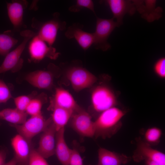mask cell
Segmentation results:
<instances>
[{
  "label": "cell",
  "mask_w": 165,
  "mask_h": 165,
  "mask_svg": "<svg viewBox=\"0 0 165 165\" xmlns=\"http://www.w3.org/2000/svg\"><path fill=\"white\" fill-rule=\"evenodd\" d=\"M125 112L115 106L101 113L94 122L96 138H110L116 134L121 128V120Z\"/></svg>",
  "instance_id": "1"
},
{
  "label": "cell",
  "mask_w": 165,
  "mask_h": 165,
  "mask_svg": "<svg viewBox=\"0 0 165 165\" xmlns=\"http://www.w3.org/2000/svg\"><path fill=\"white\" fill-rule=\"evenodd\" d=\"M52 123L51 117L45 119L41 113L31 116L21 124H11V126L16 129L19 134L28 141L31 142L34 137L44 131Z\"/></svg>",
  "instance_id": "2"
},
{
  "label": "cell",
  "mask_w": 165,
  "mask_h": 165,
  "mask_svg": "<svg viewBox=\"0 0 165 165\" xmlns=\"http://www.w3.org/2000/svg\"><path fill=\"white\" fill-rule=\"evenodd\" d=\"M20 34L23 37V41L15 49L6 55L0 66V73L8 71L16 72L21 68L23 61L21 58V55L27 42L35 35V34L31 31L27 30L22 31Z\"/></svg>",
  "instance_id": "3"
},
{
  "label": "cell",
  "mask_w": 165,
  "mask_h": 165,
  "mask_svg": "<svg viewBox=\"0 0 165 165\" xmlns=\"http://www.w3.org/2000/svg\"><path fill=\"white\" fill-rule=\"evenodd\" d=\"M118 25L114 19H106L97 17L95 30L93 33V44L97 49L106 51L111 47L108 42L110 34Z\"/></svg>",
  "instance_id": "4"
},
{
  "label": "cell",
  "mask_w": 165,
  "mask_h": 165,
  "mask_svg": "<svg viewBox=\"0 0 165 165\" xmlns=\"http://www.w3.org/2000/svg\"><path fill=\"white\" fill-rule=\"evenodd\" d=\"M91 100L93 110L100 114L115 107L117 102L113 92L109 88L105 86H98L93 90Z\"/></svg>",
  "instance_id": "5"
},
{
  "label": "cell",
  "mask_w": 165,
  "mask_h": 165,
  "mask_svg": "<svg viewBox=\"0 0 165 165\" xmlns=\"http://www.w3.org/2000/svg\"><path fill=\"white\" fill-rule=\"evenodd\" d=\"M67 76L74 90L79 92L91 86L97 81V77L87 70L79 66L70 67Z\"/></svg>",
  "instance_id": "6"
},
{
  "label": "cell",
  "mask_w": 165,
  "mask_h": 165,
  "mask_svg": "<svg viewBox=\"0 0 165 165\" xmlns=\"http://www.w3.org/2000/svg\"><path fill=\"white\" fill-rule=\"evenodd\" d=\"M28 50L31 60L35 62H39L46 57L55 59L59 54L54 48L48 46L38 35L32 38Z\"/></svg>",
  "instance_id": "7"
},
{
  "label": "cell",
  "mask_w": 165,
  "mask_h": 165,
  "mask_svg": "<svg viewBox=\"0 0 165 165\" xmlns=\"http://www.w3.org/2000/svg\"><path fill=\"white\" fill-rule=\"evenodd\" d=\"M137 140V148L132 158L134 161L139 163L147 160L155 161L162 165H165V154L152 148L141 138Z\"/></svg>",
  "instance_id": "8"
},
{
  "label": "cell",
  "mask_w": 165,
  "mask_h": 165,
  "mask_svg": "<svg viewBox=\"0 0 165 165\" xmlns=\"http://www.w3.org/2000/svg\"><path fill=\"white\" fill-rule=\"evenodd\" d=\"M71 118V127L77 133L84 137H94V122L89 113L82 109L75 112Z\"/></svg>",
  "instance_id": "9"
},
{
  "label": "cell",
  "mask_w": 165,
  "mask_h": 165,
  "mask_svg": "<svg viewBox=\"0 0 165 165\" xmlns=\"http://www.w3.org/2000/svg\"><path fill=\"white\" fill-rule=\"evenodd\" d=\"M11 145L14 152L16 165H28L33 147L30 142L19 134L11 139Z\"/></svg>",
  "instance_id": "10"
},
{
  "label": "cell",
  "mask_w": 165,
  "mask_h": 165,
  "mask_svg": "<svg viewBox=\"0 0 165 165\" xmlns=\"http://www.w3.org/2000/svg\"><path fill=\"white\" fill-rule=\"evenodd\" d=\"M57 131L52 123L42 132L39 142L38 152L45 159L55 154Z\"/></svg>",
  "instance_id": "11"
},
{
  "label": "cell",
  "mask_w": 165,
  "mask_h": 165,
  "mask_svg": "<svg viewBox=\"0 0 165 165\" xmlns=\"http://www.w3.org/2000/svg\"><path fill=\"white\" fill-rule=\"evenodd\" d=\"M48 109L58 107L73 111L74 113L81 108L77 104L71 94L67 90L61 88L56 89L53 97L50 100Z\"/></svg>",
  "instance_id": "12"
},
{
  "label": "cell",
  "mask_w": 165,
  "mask_h": 165,
  "mask_svg": "<svg viewBox=\"0 0 165 165\" xmlns=\"http://www.w3.org/2000/svg\"><path fill=\"white\" fill-rule=\"evenodd\" d=\"M66 26L65 22L61 21L58 19H53L43 24L38 36L48 46H52L56 40L58 30H64Z\"/></svg>",
  "instance_id": "13"
},
{
  "label": "cell",
  "mask_w": 165,
  "mask_h": 165,
  "mask_svg": "<svg viewBox=\"0 0 165 165\" xmlns=\"http://www.w3.org/2000/svg\"><path fill=\"white\" fill-rule=\"evenodd\" d=\"M106 2L113 14V18L116 19L118 26L122 23L124 15L128 13L132 15L136 10L134 1L124 0H108Z\"/></svg>",
  "instance_id": "14"
},
{
  "label": "cell",
  "mask_w": 165,
  "mask_h": 165,
  "mask_svg": "<svg viewBox=\"0 0 165 165\" xmlns=\"http://www.w3.org/2000/svg\"><path fill=\"white\" fill-rule=\"evenodd\" d=\"M65 35L68 38H75L84 50L88 49L94 43L93 33L83 31L81 26L78 24H75L69 26Z\"/></svg>",
  "instance_id": "15"
},
{
  "label": "cell",
  "mask_w": 165,
  "mask_h": 165,
  "mask_svg": "<svg viewBox=\"0 0 165 165\" xmlns=\"http://www.w3.org/2000/svg\"><path fill=\"white\" fill-rule=\"evenodd\" d=\"M54 73L51 70H36L30 72L25 80L33 86L41 89H48L53 86Z\"/></svg>",
  "instance_id": "16"
},
{
  "label": "cell",
  "mask_w": 165,
  "mask_h": 165,
  "mask_svg": "<svg viewBox=\"0 0 165 165\" xmlns=\"http://www.w3.org/2000/svg\"><path fill=\"white\" fill-rule=\"evenodd\" d=\"M97 165H122L127 163L131 158L120 154L100 147L98 150Z\"/></svg>",
  "instance_id": "17"
},
{
  "label": "cell",
  "mask_w": 165,
  "mask_h": 165,
  "mask_svg": "<svg viewBox=\"0 0 165 165\" xmlns=\"http://www.w3.org/2000/svg\"><path fill=\"white\" fill-rule=\"evenodd\" d=\"M64 130V128H63L57 131L55 154L62 165H69L71 149L65 141Z\"/></svg>",
  "instance_id": "18"
},
{
  "label": "cell",
  "mask_w": 165,
  "mask_h": 165,
  "mask_svg": "<svg viewBox=\"0 0 165 165\" xmlns=\"http://www.w3.org/2000/svg\"><path fill=\"white\" fill-rule=\"evenodd\" d=\"M27 5L26 1H13L7 3L8 16L14 28H18L22 25L24 10Z\"/></svg>",
  "instance_id": "19"
},
{
  "label": "cell",
  "mask_w": 165,
  "mask_h": 165,
  "mask_svg": "<svg viewBox=\"0 0 165 165\" xmlns=\"http://www.w3.org/2000/svg\"><path fill=\"white\" fill-rule=\"evenodd\" d=\"M50 110L53 111L51 117L57 131L64 128L74 112L71 110L54 107Z\"/></svg>",
  "instance_id": "20"
},
{
  "label": "cell",
  "mask_w": 165,
  "mask_h": 165,
  "mask_svg": "<svg viewBox=\"0 0 165 165\" xmlns=\"http://www.w3.org/2000/svg\"><path fill=\"white\" fill-rule=\"evenodd\" d=\"M27 114L16 108H8L0 111V119L5 120L12 124L20 125L27 120Z\"/></svg>",
  "instance_id": "21"
},
{
  "label": "cell",
  "mask_w": 165,
  "mask_h": 165,
  "mask_svg": "<svg viewBox=\"0 0 165 165\" xmlns=\"http://www.w3.org/2000/svg\"><path fill=\"white\" fill-rule=\"evenodd\" d=\"M18 42L7 33H0V55H6Z\"/></svg>",
  "instance_id": "22"
},
{
  "label": "cell",
  "mask_w": 165,
  "mask_h": 165,
  "mask_svg": "<svg viewBox=\"0 0 165 165\" xmlns=\"http://www.w3.org/2000/svg\"><path fill=\"white\" fill-rule=\"evenodd\" d=\"M162 135V130L159 128L150 127L145 132L144 141L151 146L156 145L160 142Z\"/></svg>",
  "instance_id": "23"
},
{
  "label": "cell",
  "mask_w": 165,
  "mask_h": 165,
  "mask_svg": "<svg viewBox=\"0 0 165 165\" xmlns=\"http://www.w3.org/2000/svg\"><path fill=\"white\" fill-rule=\"evenodd\" d=\"M40 97L35 98H32L28 105L25 110V112L31 116H36L41 114V108L44 101L43 100L46 97Z\"/></svg>",
  "instance_id": "24"
},
{
  "label": "cell",
  "mask_w": 165,
  "mask_h": 165,
  "mask_svg": "<svg viewBox=\"0 0 165 165\" xmlns=\"http://www.w3.org/2000/svg\"><path fill=\"white\" fill-rule=\"evenodd\" d=\"M84 8L90 10L95 14L94 4L91 0H77L75 4L69 7V10L70 12H77Z\"/></svg>",
  "instance_id": "25"
},
{
  "label": "cell",
  "mask_w": 165,
  "mask_h": 165,
  "mask_svg": "<svg viewBox=\"0 0 165 165\" xmlns=\"http://www.w3.org/2000/svg\"><path fill=\"white\" fill-rule=\"evenodd\" d=\"M35 94L36 93L27 96H20L15 98L14 101L16 108L20 111L25 112L28 105Z\"/></svg>",
  "instance_id": "26"
},
{
  "label": "cell",
  "mask_w": 165,
  "mask_h": 165,
  "mask_svg": "<svg viewBox=\"0 0 165 165\" xmlns=\"http://www.w3.org/2000/svg\"><path fill=\"white\" fill-rule=\"evenodd\" d=\"M37 151L32 148L30 155L28 165H49L45 159Z\"/></svg>",
  "instance_id": "27"
},
{
  "label": "cell",
  "mask_w": 165,
  "mask_h": 165,
  "mask_svg": "<svg viewBox=\"0 0 165 165\" xmlns=\"http://www.w3.org/2000/svg\"><path fill=\"white\" fill-rule=\"evenodd\" d=\"M153 70L156 74L159 77L165 78V58L161 57L155 63Z\"/></svg>",
  "instance_id": "28"
},
{
  "label": "cell",
  "mask_w": 165,
  "mask_h": 165,
  "mask_svg": "<svg viewBox=\"0 0 165 165\" xmlns=\"http://www.w3.org/2000/svg\"><path fill=\"white\" fill-rule=\"evenodd\" d=\"M11 97L12 95L8 86L0 79V103L6 102Z\"/></svg>",
  "instance_id": "29"
},
{
  "label": "cell",
  "mask_w": 165,
  "mask_h": 165,
  "mask_svg": "<svg viewBox=\"0 0 165 165\" xmlns=\"http://www.w3.org/2000/svg\"><path fill=\"white\" fill-rule=\"evenodd\" d=\"M69 165H83L82 158L78 151L75 148L71 149Z\"/></svg>",
  "instance_id": "30"
},
{
  "label": "cell",
  "mask_w": 165,
  "mask_h": 165,
  "mask_svg": "<svg viewBox=\"0 0 165 165\" xmlns=\"http://www.w3.org/2000/svg\"><path fill=\"white\" fill-rule=\"evenodd\" d=\"M6 154V152L5 150H0V165H3L5 163Z\"/></svg>",
  "instance_id": "31"
},
{
  "label": "cell",
  "mask_w": 165,
  "mask_h": 165,
  "mask_svg": "<svg viewBox=\"0 0 165 165\" xmlns=\"http://www.w3.org/2000/svg\"><path fill=\"white\" fill-rule=\"evenodd\" d=\"M146 165H162L155 161L147 160L145 161Z\"/></svg>",
  "instance_id": "32"
},
{
  "label": "cell",
  "mask_w": 165,
  "mask_h": 165,
  "mask_svg": "<svg viewBox=\"0 0 165 165\" xmlns=\"http://www.w3.org/2000/svg\"><path fill=\"white\" fill-rule=\"evenodd\" d=\"M17 162L16 161L13 157L11 159L10 161L8 162L5 163L3 165H16Z\"/></svg>",
  "instance_id": "33"
},
{
  "label": "cell",
  "mask_w": 165,
  "mask_h": 165,
  "mask_svg": "<svg viewBox=\"0 0 165 165\" xmlns=\"http://www.w3.org/2000/svg\"></svg>",
  "instance_id": "34"
}]
</instances>
